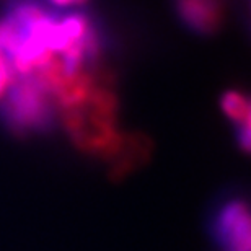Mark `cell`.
<instances>
[{"mask_svg": "<svg viewBox=\"0 0 251 251\" xmlns=\"http://www.w3.org/2000/svg\"><path fill=\"white\" fill-rule=\"evenodd\" d=\"M49 2H52L54 5H57V7H65V5L74 3V0H49Z\"/></svg>", "mask_w": 251, "mask_h": 251, "instance_id": "8992f818", "label": "cell"}, {"mask_svg": "<svg viewBox=\"0 0 251 251\" xmlns=\"http://www.w3.org/2000/svg\"><path fill=\"white\" fill-rule=\"evenodd\" d=\"M10 67V62H8V59L7 56L0 51V70H3V69H8Z\"/></svg>", "mask_w": 251, "mask_h": 251, "instance_id": "5b68a950", "label": "cell"}, {"mask_svg": "<svg viewBox=\"0 0 251 251\" xmlns=\"http://www.w3.org/2000/svg\"><path fill=\"white\" fill-rule=\"evenodd\" d=\"M5 95L2 113L15 132L41 130L51 123V93L39 85L33 75L15 78Z\"/></svg>", "mask_w": 251, "mask_h": 251, "instance_id": "6da1fadb", "label": "cell"}, {"mask_svg": "<svg viewBox=\"0 0 251 251\" xmlns=\"http://www.w3.org/2000/svg\"><path fill=\"white\" fill-rule=\"evenodd\" d=\"M220 106L224 113L238 126L250 123V100L247 95L237 90H228L220 98Z\"/></svg>", "mask_w": 251, "mask_h": 251, "instance_id": "277c9868", "label": "cell"}, {"mask_svg": "<svg viewBox=\"0 0 251 251\" xmlns=\"http://www.w3.org/2000/svg\"><path fill=\"white\" fill-rule=\"evenodd\" d=\"M74 2H78L80 3V2H85V0H74Z\"/></svg>", "mask_w": 251, "mask_h": 251, "instance_id": "52a82bcc", "label": "cell"}, {"mask_svg": "<svg viewBox=\"0 0 251 251\" xmlns=\"http://www.w3.org/2000/svg\"><path fill=\"white\" fill-rule=\"evenodd\" d=\"M212 233L222 251H250V214L242 199H232L217 210Z\"/></svg>", "mask_w": 251, "mask_h": 251, "instance_id": "7a4b0ae2", "label": "cell"}, {"mask_svg": "<svg viewBox=\"0 0 251 251\" xmlns=\"http://www.w3.org/2000/svg\"><path fill=\"white\" fill-rule=\"evenodd\" d=\"M183 22L198 33L210 34L222 25L224 0H175Z\"/></svg>", "mask_w": 251, "mask_h": 251, "instance_id": "3957f363", "label": "cell"}]
</instances>
